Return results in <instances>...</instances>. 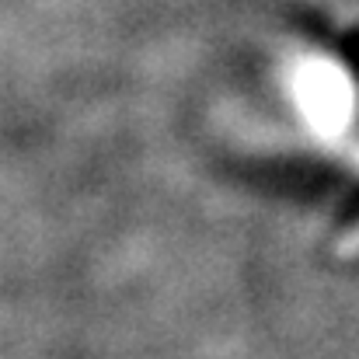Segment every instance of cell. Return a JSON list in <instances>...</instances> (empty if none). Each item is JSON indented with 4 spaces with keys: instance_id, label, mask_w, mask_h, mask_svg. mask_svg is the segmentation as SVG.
Instances as JSON below:
<instances>
[{
    "instance_id": "obj_1",
    "label": "cell",
    "mask_w": 359,
    "mask_h": 359,
    "mask_svg": "<svg viewBox=\"0 0 359 359\" xmlns=\"http://www.w3.org/2000/svg\"><path fill=\"white\" fill-rule=\"evenodd\" d=\"M346 248H359V231H356V234H353V241H349Z\"/></svg>"
}]
</instances>
